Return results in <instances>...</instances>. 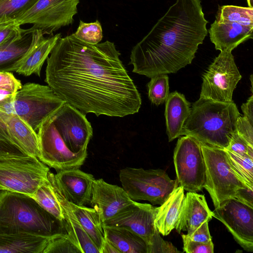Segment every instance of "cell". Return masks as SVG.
Returning a JSON list of instances; mask_svg holds the SVG:
<instances>
[{
	"label": "cell",
	"instance_id": "obj_1",
	"mask_svg": "<svg viewBox=\"0 0 253 253\" xmlns=\"http://www.w3.org/2000/svg\"><path fill=\"white\" fill-rule=\"evenodd\" d=\"M108 41L90 44L73 34L60 38L47 58L45 82L84 114L123 117L137 113L141 98Z\"/></svg>",
	"mask_w": 253,
	"mask_h": 253
},
{
	"label": "cell",
	"instance_id": "obj_2",
	"mask_svg": "<svg viewBox=\"0 0 253 253\" xmlns=\"http://www.w3.org/2000/svg\"><path fill=\"white\" fill-rule=\"evenodd\" d=\"M202 0H176L132 48V72L152 78L175 73L191 63L208 35Z\"/></svg>",
	"mask_w": 253,
	"mask_h": 253
},
{
	"label": "cell",
	"instance_id": "obj_3",
	"mask_svg": "<svg viewBox=\"0 0 253 253\" xmlns=\"http://www.w3.org/2000/svg\"><path fill=\"white\" fill-rule=\"evenodd\" d=\"M240 116L235 103L199 98L192 105L182 128V135L191 136L201 145L225 149L236 132Z\"/></svg>",
	"mask_w": 253,
	"mask_h": 253
},
{
	"label": "cell",
	"instance_id": "obj_4",
	"mask_svg": "<svg viewBox=\"0 0 253 253\" xmlns=\"http://www.w3.org/2000/svg\"><path fill=\"white\" fill-rule=\"evenodd\" d=\"M0 232L52 237L66 233L64 222L48 213L32 197L0 191Z\"/></svg>",
	"mask_w": 253,
	"mask_h": 253
},
{
	"label": "cell",
	"instance_id": "obj_5",
	"mask_svg": "<svg viewBox=\"0 0 253 253\" xmlns=\"http://www.w3.org/2000/svg\"><path fill=\"white\" fill-rule=\"evenodd\" d=\"M122 187L133 201H148L153 205L163 204L179 185L161 169H144L126 167L120 170Z\"/></svg>",
	"mask_w": 253,
	"mask_h": 253
},
{
	"label": "cell",
	"instance_id": "obj_6",
	"mask_svg": "<svg viewBox=\"0 0 253 253\" xmlns=\"http://www.w3.org/2000/svg\"><path fill=\"white\" fill-rule=\"evenodd\" d=\"M206 165L205 188L214 206L235 198L237 190L247 186L233 169L225 149L201 145Z\"/></svg>",
	"mask_w": 253,
	"mask_h": 253
},
{
	"label": "cell",
	"instance_id": "obj_7",
	"mask_svg": "<svg viewBox=\"0 0 253 253\" xmlns=\"http://www.w3.org/2000/svg\"><path fill=\"white\" fill-rule=\"evenodd\" d=\"M65 103L48 85L28 83L16 92L12 109L37 132L42 123Z\"/></svg>",
	"mask_w": 253,
	"mask_h": 253
},
{
	"label": "cell",
	"instance_id": "obj_8",
	"mask_svg": "<svg viewBox=\"0 0 253 253\" xmlns=\"http://www.w3.org/2000/svg\"><path fill=\"white\" fill-rule=\"evenodd\" d=\"M49 168L31 157L0 160V191L5 190L32 197L47 179Z\"/></svg>",
	"mask_w": 253,
	"mask_h": 253
},
{
	"label": "cell",
	"instance_id": "obj_9",
	"mask_svg": "<svg viewBox=\"0 0 253 253\" xmlns=\"http://www.w3.org/2000/svg\"><path fill=\"white\" fill-rule=\"evenodd\" d=\"M178 185L188 192L202 190L206 182V165L201 144L194 138L180 137L173 152Z\"/></svg>",
	"mask_w": 253,
	"mask_h": 253
},
{
	"label": "cell",
	"instance_id": "obj_10",
	"mask_svg": "<svg viewBox=\"0 0 253 253\" xmlns=\"http://www.w3.org/2000/svg\"><path fill=\"white\" fill-rule=\"evenodd\" d=\"M231 51H220L203 76L200 98L230 103L241 79Z\"/></svg>",
	"mask_w": 253,
	"mask_h": 253
},
{
	"label": "cell",
	"instance_id": "obj_11",
	"mask_svg": "<svg viewBox=\"0 0 253 253\" xmlns=\"http://www.w3.org/2000/svg\"><path fill=\"white\" fill-rule=\"evenodd\" d=\"M80 0H38L15 21L20 26L33 24L31 30L51 34L62 27L71 25L78 12Z\"/></svg>",
	"mask_w": 253,
	"mask_h": 253
},
{
	"label": "cell",
	"instance_id": "obj_12",
	"mask_svg": "<svg viewBox=\"0 0 253 253\" xmlns=\"http://www.w3.org/2000/svg\"><path fill=\"white\" fill-rule=\"evenodd\" d=\"M236 241L246 251L253 252V208L236 198L228 199L212 211Z\"/></svg>",
	"mask_w": 253,
	"mask_h": 253
},
{
	"label": "cell",
	"instance_id": "obj_13",
	"mask_svg": "<svg viewBox=\"0 0 253 253\" xmlns=\"http://www.w3.org/2000/svg\"><path fill=\"white\" fill-rule=\"evenodd\" d=\"M157 207L134 201L121 210L102 226L127 229L141 237L147 245L157 230L154 224Z\"/></svg>",
	"mask_w": 253,
	"mask_h": 253
},
{
	"label": "cell",
	"instance_id": "obj_14",
	"mask_svg": "<svg viewBox=\"0 0 253 253\" xmlns=\"http://www.w3.org/2000/svg\"><path fill=\"white\" fill-rule=\"evenodd\" d=\"M47 176L68 202L78 206L89 204L95 180L91 174L74 169L56 174L49 171Z\"/></svg>",
	"mask_w": 253,
	"mask_h": 253
},
{
	"label": "cell",
	"instance_id": "obj_15",
	"mask_svg": "<svg viewBox=\"0 0 253 253\" xmlns=\"http://www.w3.org/2000/svg\"><path fill=\"white\" fill-rule=\"evenodd\" d=\"M134 201L123 187L102 178L95 179L89 204L98 214L102 224Z\"/></svg>",
	"mask_w": 253,
	"mask_h": 253
},
{
	"label": "cell",
	"instance_id": "obj_16",
	"mask_svg": "<svg viewBox=\"0 0 253 253\" xmlns=\"http://www.w3.org/2000/svg\"><path fill=\"white\" fill-rule=\"evenodd\" d=\"M43 35L41 30H33V39L30 48L13 66L11 72H15L25 76L35 74L40 77L44 61L61 37L60 33L48 38Z\"/></svg>",
	"mask_w": 253,
	"mask_h": 253
},
{
	"label": "cell",
	"instance_id": "obj_17",
	"mask_svg": "<svg viewBox=\"0 0 253 253\" xmlns=\"http://www.w3.org/2000/svg\"><path fill=\"white\" fill-rule=\"evenodd\" d=\"M208 32L216 50L232 51L241 43L253 38V27L214 21Z\"/></svg>",
	"mask_w": 253,
	"mask_h": 253
},
{
	"label": "cell",
	"instance_id": "obj_18",
	"mask_svg": "<svg viewBox=\"0 0 253 253\" xmlns=\"http://www.w3.org/2000/svg\"><path fill=\"white\" fill-rule=\"evenodd\" d=\"M212 217V211L208 207L204 195L188 192L175 229L179 233L187 231V234H190L204 222H209Z\"/></svg>",
	"mask_w": 253,
	"mask_h": 253
},
{
	"label": "cell",
	"instance_id": "obj_19",
	"mask_svg": "<svg viewBox=\"0 0 253 253\" xmlns=\"http://www.w3.org/2000/svg\"><path fill=\"white\" fill-rule=\"evenodd\" d=\"M184 190L178 186L165 201L157 207L154 224L159 233L163 236L169 235L178 223L184 205Z\"/></svg>",
	"mask_w": 253,
	"mask_h": 253
},
{
	"label": "cell",
	"instance_id": "obj_20",
	"mask_svg": "<svg viewBox=\"0 0 253 253\" xmlns=\"http://www.w3.org/2000/svg\"><path fill=\"white\" fill-rule=\"evenodd\" d=\"M190 105L183 94L176 91L169 93L165 111L169 142L182 135L183 126L190 114Z\"/></svg>",
	"mask_w": 253,
	"mask_h": 253
},
{
	"label": "cell",
	"instance_id": "obj_21",
	"mask_svg": "<svg viewBox=\"0 0 253 253\" xmlns=\"http://www.w3.org/2000/svg\"><path fill=\"white\" fill-rule=\"evenodd\" d=\"M49 180L54 188L57 197L63 208L65 232L70 239L80 250L81 253H100L98 247L83 229L72 211L68 201L53 182Z\"/></svg>",
	"mask_w": 253,
	"mask_h": 253
},
{
	"label": "cell",
	"instance_id": "obj_22",
	"mask_svg": "<svg viewBox=\"0 0 253 253\" xmlns=\"http://www.w3.org/2000/svg\"><path fill=\"white\" fill-rule=\"evenodd\" d=\"M52 237L0 232V253H43Z\"/></svg>",
	"mask_w": 253,
	"mask_h": 253
},
{
	"label": "cell",
	"instance_id": "obj_23",
	"mask_svg": "<svg viewBox=\"0 0 253 253\" xmlns=\"http://www.w3.org/2000/svg\"><path fill=\"white\" fill-rule=\"evenodd\" d=\"M6 123L12 137L18 145L29 156L38 158L39 146L37 132L13 110L9 112Z\"/></svg>",
	"mask_w": 253,
	"mask_h": 253
},
{
	"label": "cell",
	"instance_id": "obj_24",
	"mask_svg": "<svg viewBox=\"0 0 253 253\" xmlns=\"http://www.w3.org/2000/svg\"><path fill=\"white\" fill-rule=\"evenodd\" d=\"M13 101L12 97L0 98V160L30 157L16 143L6 123Z\"/></svg>",
	"mask_w": 253,
	"mask_h": 253
},
{
	"label": "cell",
	"instance_id": "obj_25",
	"mask_svg": "<svg viewBox=\"0 0 253 253\" xmlns=\"http://www.w3.org/2000/svg\"><path fill=\"white\" fill-rule=\"evenodd\" d=\"M105 239L120 253H147V246L140 236L124 228L102 226Z\"/></svg>",
	"mask_w": 253,
	"mask_h": 253
},
{
	"label": "cell",
	"instance_id": "obj_26",
	"mask_svg": "<svg viewBox=\"0 0 253 253\" xmlns=\"http://www.w3.org/2000/svg\"><path fill=\"white\" fill-rule=\"evenodd\" d=\"M33 30L25 29L19 37L0 46V71L11 72L13 66L30 48Z\"/></svg>",
	"mask_w": 253,
	"mask_h": 253
},
{
	"label": "cell",
	"instance_id": "obj_27",
	"mask_svg": "<svg viewBox=\"0 0 253 253\" xmlns=\"http://www.w3.org/2000/svg\"><path fill=\"white\" fill-rule=\"evenodd\" d=\"M68 202L81 226L98 247L100 253H101L105 239L98 214L92 208L78 206Z\"/></svg>",
	"mask_w": 253,
	"mask_h": 253
},
{
	"label": "cell",
	"instance_id": "obj_28",
	"mask_svg": "<svg viewBox=\"0 0 253 253\" xmlns=\"http://www.w3.org/2000/svg\"><path fill=\"white\" fill-rule=\"evenodd\" d=\"M32 198L44 210L64 222L63 208L57 197L54 188L48 178L41 184Z\"/></svg>",
	"mask_w": 253,
	"mask_h": 253
},
{
	"label": "cell",
	"instance_id": "obj_29",
	"mask_svg": "<svg viewBox=\"0 0 253 253\" xmlns=\"http://www.w3.org/2000/svg\"><path fill=\"white\" fill-rule=\"evenodd\" d=\"M215 21L253 27V8L231 5L221 6L217 11Z\"/></svg>",
	"mask_w": 253,
	"mask_h": 253
},
{
	"label": "cell",
	"instance_id": "obj_30",
	"mask_svg": "<svg viewBox=\"0 0 253 253\" xmlns=\"http://www.w3.org/2000/svg\"><path fill=\"white\" fill-rule=\"evenodd\" d=\"M225 151L237 174L247 186L253 188V158L247 154H240Z\"/></svg>",
	"mask_w": 253,
	"mask_h": 253
},
{
	"label": "cell",
	"instance_id": "obj_31",
	"mask_svg": "<svg viewBox=\"0 0 253 253\" xmlns=\"http://www.w3.org/2000/svg\"><path fill=\"white\" fill-rule=\"evenodd\" d=\"M38 0H0V24L15 21Z\"/></svg>",
	"mask_w": 253,
	"mask_h": 253
},
{
	"label": "cell",
	"instance_id": "obj_32",
	"mask_svg": "<svg viewBox=\"0 0 253 253\" xmlns=\"http://www.w3.org/2000/svg\"><path fill=\"white\" fill-rule=\"evenodd\" d=\"M147 86L148 98L152 103L158 106L166 101L169 93L167 74H160L151 78Z\"/></svg>",
	"mask_w": 253,
	"mask_h": 253
},
{
	"label": "cell",
	"instance_id": "obj_33",
	"mask_svg": "<svg viewBox=\"0 0 253 253\" xmlns=\"http://www.w3.org/2000/svg\"><path fill=\"white\" fill-rule=\"evenodd\" d=\"M73 34L79 40L90 44L99 43L103 38L102 26L98 20L91 23L80 20L77 31Z\"/></svg>",
	"mask_w": 253,
	"mask_h": 253
},
{
	"label": "cell",
	"instance_id": "obj_34",
	"mask_svg": "<svg viewBox=\"0 0 253 253\" xmlns=\"http://www.w3.org/2000/svg\"><path fill=\"white\" fill-rule=\"evenodd\" d=\"M81 253L66 233L58 234L48 241L43 253Z\"/></svg>",
	"mask_w": 253,
	"mask_h": 253
},
{
	"label": "cell",
	"instance_id": "obj_35",
	"mask_svg": "<svg viewBox=\"0 0 253 253\" xmlns=\"http://www.w3.org/2000/svg\"><path fill=\"white\" fill-rule=\"evenodd\" d=\"M22 84L11 72L0 71V98L14 97Z\"/></svg>",
	"mask_w": 253,
	"mask_h": 253
},
{
	"label": "cell",
	"instance_id": "obj_36",
	"mask_svg": "<svg viewBox=\"0 0 253 253\" xmlns=\"http://www.w3.org/2000/svg\"><path fill=\"white\" fill-rule=\"evenodd\" d=\"M25 30L15 21L0 24V46L20 36Z\"/></svg>",
	"mask_w": 253,
	"mask_h": 253
},
{
	"label": "cell",
	"instance_id": "obj_37",
	"mask_svg": "<svg viewBox=\"0 0 253 253\" xmlns=\"http://www.w3.org/2000/svg\"><path fill=\"white\" fill-rule=\"evenodd\" d=\"M147 253H178L176 248L170 242L163 240L158 229L147 244Z\"/></svg>",
	"mask_w": 253,
	"mask_h": 253
},
{
	"label": "cell",
	"instance_id": "obj_38",
	"mask_svg": "<svg viewBox=\"0 0 253 253\" xmlns=\"http://www.w3.org/2000/svg\"><path fill=\"white\" fill-rule=\"evenodd\" d=\"M183 251L187 253H213V244L212 241L208 243H202L190 240L186 234H182Z\"/></svg>",
	"mask_w": 253,
	"mask_h": 253
},
{
	"label": "cell",
	"instance_id": "obj_39",
	"mask_svg": "<svg viewBox=\"0 0 253 253\" xmlns=\"http://www.w3.org/2000/svg\"><path fill=\"white\" fill-rule=\"evenodd\" d=\"M225 150L240 154H247L253 158V146L235 132Z\"/></svg>",
	"mask_w": 253,
	"mask_h": 253
},
{
	"label": "cell",
	"instance_id": "obj_40",
	"mask_svg": "<svg viewBox=\"0 0 253 253\" xmlns=\"http://www.w3.org/2000/svg\"><path fill=\"white\" fill-rule=\"evenodd\" d=\"M246 118L239 117L236 123V131L250 145L253 146V126Z\"/></svg>",
	"mask_w": 253,
	"mask_h": 253
},
{
	"label": "cell",
	"instance_id": "obj_41",
	"mask_svg": "<svg viewBox=\"0 0 253 253\" xmlns=\"http://www.w3.org/2000/svg\"><path fill=\"white\" fill-rule=\"evenodd\" d=\"M208 223V221L204 222L191 233L186 235L190 240L206 244L211 242V236L210 233Z\"/></svg>",
	"mask_w": 253,
	"mask_h": 253
},
{
	"label": "cell",
	"instance_id": "obj_42",
	"mask_svg": "<svg viewBox=\"0 0 253 253\" xmlns=\"http://www.w3.org/2000/svg\"><path fill=\"white\" fill-rule=\"evenodd\" d=\"M235 198L253 208V188L245 186L239 188L237 190Z\"/></svg>",
	"mask_w": 253,
	"mask_h": 253
},
{
	"label": "cell",
	"instance_id": "obj_43",
	"mask_svg": "<svg viewBox=\"0 0 253 253\" xmlns=\"http://www.w3.org/2000/svg\"><path fill=\"white\" fill-rule=\"evenodd\" d=\"M244 113V117L246 118L252 124H253V96L252 95L245 103L241 106Z\"/></svg>",
	"mask_w": 253,
	"mask_h": 253
},
{
	"label": "cell",
	"instance_id": "obj_44",
	"mask_svg": "<svg viewBox=\"0 0 253 253\" xmlns=\"http://www.w3.org/2000/svg\"><path fill=\"white\" fill-rule=\"evenodd\" d=\"M101 253H120L112 245L105 240L103 244Z\"/></svg>",
	"mask_w": 253,
	"mask_h": 253
},
{
	"label": "cell",
	"instance_id": "obj_45",
	"mask_svg": "<svg viewBox=\"0 0 253 253\" xmlns=\"http://www.w3.org/2000/svg\"><path fill=\"white\" fill-rule=\"evenodd\" d=\"M249 7L253 8V0H247Z\"/></svg>",
	"mask_w": 253,
	"mask_h": 253
}]
</instances>
